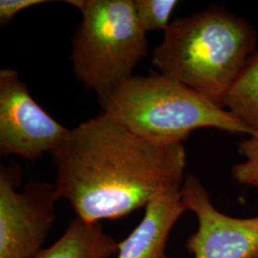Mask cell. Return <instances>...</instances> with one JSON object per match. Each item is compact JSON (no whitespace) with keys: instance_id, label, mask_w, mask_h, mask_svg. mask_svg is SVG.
<instances>
[{"instance_id":"cell-10","label":"cell","mask_w":258,"mask_h":258,"mask_svg":"<svg viewBox=\"0 0 258 258\" xmlns=\"http://www.w3.org/2000/svg\"><path fill=\"white\" fill-rule=\"evenodd\" d=\"M224 108L243 122L252 134L258 133V52L249 57L233 83Z\"/></svg>"},{"instance_id":"cell-12","label":"cell","mask_w":258,"mask_h":258,"mask_svg":"<svg viewBox=\"0 0 258 258\" xmlns=\"http://www.w3.org/2000/svg\"><path fill=\"white\" fill-rule=\"evenodd\" d=\"M238 150L244 161L231 167L233 179L239 184L258 187V133L242 140Z\"/></svg>"},{"instance_id":"cell-8","label":"cell","mask_w":258,"mask_h":258,"mask_svg":"<svg viewBox=\"0 0 258 258\" xmlns=\"http://www.w3.org/2000/svg\"><path fill=\"white\" fill-rule=\"evenodd\" d=\"M181 190L161 194L146 207L144 218L118 244L117 258H167V241L176 222L186 212Z\"/></svg>"},{"instance_id":"cell-3","label":"cell","mask_w":258,"mask_h":258,"mask_svg":"<svg viewBox=\"0 0 258 258\" xmlns=\"http://www.w3.org/2000/svg\"><path fill=\"white\" fill-rule=\"evenodd\" d=\"M98 101L102 112L160 146L184 143L195 129L252 134L226 108L161 73L132 76L98 95Z\"/></svg>"},{"instance_id":"cell-2","label":"cell","mask_w":258,"mask_h":258,"mask_svg":"<svg viewBox=\"0 0 258 258\" xmlns=\"http://www.w3.org/2000/svg\"><path fill=\"white\" fill-rule=\"evenodd\" d=\"M256 43V31L247 19L212 5L173 21L155 48L152 63L159 73L224 108Z\"/></svg>"},{"instance_id":"cell-11","label":"cell","mask_w":258,"mask_h":258,"mask_svg":"<svg viewBox=\"0 0 258 258\" xmlns=\"http://www.w3.org/2000/svg\"><path fill=\"white\" fill-rule=\"evenodd\" d=\"M139 23L143 30L166 31L169 19L178 5L176 0H133Z\"/></svg>"},{"instance_id":"cell-7","label":"cell","mask_w":258,"mask_h":258,"mask_svg":"<svg viewBox=\"0 0 258 258\" xmlns=\"http://www.w3.org/2000/svg\"><path fill=\"white\" fill-rule=\"evenodd\" d=\"M181 194L198 221L197 231L185 242L194 258H258V216L234 217L220 212L192 174L185 175Z\"/></svg>"},{"instance_id":"cell-5","label":"cell","mask_w":258,"mask_h":258,"mask_svg":"<svg viewBox=\"0 0 258 258\" xmlns=\"http://www.w3.org/2000/svg\"><path fill=\"white\" fill-rule=\"evenodd\" d=\"M21 180L19 166H1L0 258L35 257L55 220V184L31 180L19 192Z\"/></svg>"},{"instance_id":"cell-6","label":"cell","mask_w":258,"mask_h":258,"mask_svg":"<svg viewBox=\"0 0 258 258\" xmlns=\"http://www.w3.org/2000/svg\"><path fill=\"white\" fill-rule=\"evenodd\" d=\"M67 129L40 107L14 69L0 71V154L35 161L53 154Z\"/></svg>"},{"instance_id":"cell-9","label":"cell","mask_w":258,"mask_h":258,"mask_svg":"<svg viewBox=\"0 0 258 258\" xmlns=\"http://www.w3.org/2000/svg\"><path fill=\"white\" fill-rule=\"evenodd\" d=\"M118 244L101 222L77 216L53 245L34 258H110L118 252Z\"/></svg>"},{"instance_id":"cell-1","label":"cell","mask_w":258,"mask_h":258,"mask_svg":"<svg viewBox=\"0 0 258 258\" xmlns=\"http://www.w3.org/2000/svg\"><path fill=\"white\" fill-rule=\"evenodd\" d=\"M52 156L60 198L89 222L125 217L185 178L184 143L153 144L104 112L70 129Z\"/></svg>"},{"instance_id":"cell-4","label":"cell","mask_w":258,"mask_h":258,"mask_svg":"<svg viewBox=\"0 0 258 258\" xmlns=\"http://www.w3.org/2000/svg\"><path fill=\"white\" fill-rule=\"evenodd\" d=\"M83 19L72 37L76 78L97 95L133 76L148 54L146 32L133 0H70Z\"/></svg>"},{"instance_id":"cell-13","label":"cell","mask_w":258,"mask_h":258,"mask_svg":"<svg viewBox=\"0 0 258 258\" xmlns=\"http://www.w3.org/2000/svg\"><path fill=\"white\" fill-rule=\"evenodd\" d=\"M43 0H1L0 1V24L5 26L20 12L30 7L45 3Z\"/></svg>"}]
</instances>
